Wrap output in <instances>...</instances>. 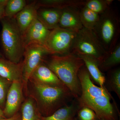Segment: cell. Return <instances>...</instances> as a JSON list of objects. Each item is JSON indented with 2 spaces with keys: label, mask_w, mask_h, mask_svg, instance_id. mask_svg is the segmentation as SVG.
I'll return each instance as SVG.
<instances>
[{
  "label": "cell",
  "mask_w": 120,
  "mask_h": 120,
  "mask_svg": "<svg viewBox=\"0 0 120 120\" xmlns=\"http://www.w3.org/2000/svg\"><path fill=\"white\" fill-rule=\"evenodd\" d=\"M78 76L82 91L81 95L77 99L81 107L91 109L99 120H118L119 110L111 103L112 97L105 87H98L93 83L85 65L80 69Z\"/></svg>",
  "instance_id": "1"
},
{
  "label": "cell",
  "mask_w": 120,
  "mask_h": 120,
  "mask_svg": "<svg viewBox=\"0 0 120 120\" xmlns=\"http://www.w3.org/2000/svg\"><path fill=\"white\" fill-rule=\"evenodd\" d=\"M28 82L31 86L30 97L34 99L43 116H50L75 99L67 87L47 85L30 78Z\"/></svg>",
  "instance_id": "2"
},
{
  "label": "cell",
  "mask_w": 120,
  "mask_h": 120,
  "mask_svg": "<svg viewBox=\"0 0 120 120\" xmlns=\"http://www.w3.org/2000/svg\"><path fill=\"white\" fill-rule=\"evenodd\" d=\"M50 56L46 61L45 64L68 88L74 98L78 99L82 91L78 75L80 69L84 65L83 61L72 53Z\"/></svg>",
  "instance_id": "3"
},
{
  "label": "cell",
  "mask_w": 120,
  "mask_h": 120,
  "mask_svg": "<svg viewBox=\"0 0 120 120\" xmlns=\"http://www.w3.org/2000/svg\"><path fill=\"white\" fill-rule=\"evenodd\" d=\"M0 22L2 26L1 43L5 56L7 60L19 63L22 61L25 49L23 35L15 17H4Z\"/></svg>",
  "instance_id": "4"
},
{
  "label": "cell",
  "mask_w": 120,
  "mask_h": 120,
  "mask_svg": "<svg viewBox=\"0 0 120 120\" xmlns=\"http://www.w3.org/2000/svg\"><path fill=\"white\" fill-rule=\"evenodd\" d=\"M108 53L117 44L120 34L119 15L111 7L100 15L99 19L93 30Z\"/></svg>",
  "instance_id": "5"
},
{
  "label": "cell",
  "mask_w": 120,
  "mask_h": 120,
  "mask_svg": "<svg viewBox=\"0 0 120 120\" xmlns=\"http://www.w3.org/2000/svg\"><path fill=\"white\" fill-rule=\"evenodd\" d=\"M71 53L88 56L97 60L99 64L109 54L93 30L83 27L77 32Z\"/></svg>",
  "instance_id": "6"
},
{
  "label": "cell",
  "mask_w": 120,
  "mask_h": 120,
  "mask_svg": "<svg viewBox=\"0 0 120 120\" xmlns=\"http://www.w3.org/2000/svg\"><path fill=\"white\" fill-rule=\"evenodd\" d=\"M51 55L45 46L38 43H31L25 46L22 62V82L23 88H27L28 81L35 69L44 62L47 56Z\"/></svg>",
  "instance_id": "7"
},
{
  "label": "cell",
  "mask_w": 120,
  "mask_h": 120,
  "mask_svg": "<svg viewBox=\"0 0 120 120\" xmlns=\"http://www.w3.org/2000/svg\"><path fill=\"white\" fill-rule=\"evenodd\" d=\"M77 32L58 27L51 30L46 47L51 55L71 53Z\"/></svg>",
  "instance_id": "8"
},
{
  "label": "cell",
  "mask_w": 120,
  "mask_h": 120,
  "mask_svg": "<svg viewBox=\"0 0 120 120\" xmlns=\"http://www.w3.org/2000/svg\"><path fill=\"white\" fill-rule=\"evenodd\" d=\"M23 88L21 81H15L12 83L7 94L3 110L6 118L11 117L18 112L23 101Z\"/></svg>",
  "instance_id": "9"
},
{
  "label": "cell",
  "mask_w": 120,
  "mask_h": 120,
  "mask_svg": "<svg viewBox=\"0 0 120 120\" xmlns=\"http://www.w3.org/2000/svg\"><path fill=\"white\" fill-rule=\"evenodd\" d=\"M51 30L36 19L23 34L24 46L31 43H38L46 46Z\"/></svg>",
  "instance_id": "10"
},
{
  "label": "cell",
  "mask_w": 120,
  "mask_h": 120,
  "mask_svg": "<svg viewBox=\"0 0 120 120\" xmlns=\"http://www.w3.org/2000/svg\"><path fill=\"white\" fill-rule=\"evenodd\" d=\"M79 8L69 7L61 10L58 27L76 32L82 29Z\"/></svg>",
  "instance_id": "11"
},
{
  "label": "cell",
  "mask_w": 120,
  "mask_h": 120,
  "mask_svg": "<svg viewBox=\"0 0 120 120\" xmlns=\"http://www.w3.org/2000/svg\"><path fill=\"white\" fill-rule=\"evenodd\" d=\"M30 78L50 86L67 87L44 62L40 64L35 69Z\"/></svg>",
  "instance_id": "12"
},
{
  "label": "cell",
  "mask_w": 120,
  "mask_h": 120,
  "mask_svg": "<svg viewBox=\"0 0 120 120\" xmlns=\"http://www.w3.org/2000/svg\"><path fill=\"white\" fill-rule=\"evenodd\" d=\"M38 9L37 1H34L27 4L15 16L17 26L22 35L37 19V11Z\"/></svg>",
  "instance_id": "13"
},
{
  "label": "cell",
  "mask_w": 120,
  "mask_h": 120,
  "mask_svg": "<svg viewBox=\"0 0 120 120\" xmlns=\"http://www.w3.org/2000/svg\"><path fill=\"white\" fill-rule=\"evenodd\" d=\"M0 76L12 82H22V61L15 63L4 58H0Z\"/></svg>",
  "instance_id": "14"
},
{
  "label": "cell",
  "mask_w": 120,
  "mask_h": 120,
  "mask_svg": "<svg viewBox=\"0 0 120 120\" xmlns=\"http://www.w3.org/2000/svg\"><path fill=\"white\" fill-rule=\"evenodd\" d=\"M81 107L77 99L58 109L50 116H42L41 120H77L78 111Z\"/></svg>",
  "instance_id": "15"
},
{
  "label": "cell",
  "mask_w": 120,
  "mask_h": 120,
  "mask_svg": "<svg viewBox=\"0 0 120 120\" xmlns=\"http://www.w3.org/2000/svg\"><path fill=\"white\" fill-rule=\"evenodd\" d=\"M61 10L54 8H39L37 11V18L50 30L58 27Z\"/></svg>",
  "instance_id": "16"
},
{
  "label": "cell",
  "mask_w": 120,
  "mask_h": 120,
  "mask_svg": "<svg viewBox=\"0 0 120 120\" xmlns=\"http://www.w3.org/2000/svg\"><path fill=\"white\" fill-rule=\"evenodd\" d=\"M78 56L83 61L91 78L99 84L100 87H105V77L99 68L98 62L97 60L88 56L84 55Z\"/></svg>",
  "instance_id": "17"
},
{
  "label": "cell",
  "mask_w": 120,
  "mask_h": 120,
  "mask_svg": "<svg viewBox=\"0 0 120 120\" xmlns=\"http://www.w3.org/2000/svg\"><path fill=\"white\" fill-rule=\"evenodd\" d=\"M85 0H40L37 1L38 8H41L62 9L72 7L80 8L83 7Z\"/></svg>",
  "instance_id": "18"
},
{
  "label": "cell",
  "mask_w": 120,
  "mask_h": 120,
  "mask_svg": "<svg viewBox=\"0 0 120 120\" xmlns=\"http://www.w3.org/2000/svg\"><path fill=\"white\" fill-rule=\"evenodd\" d=\"M21 112L22 120H41L42 116L34 99L30 96L22 103Z\"/></svg>",
  "instance_id": "19"
},
{
  "label": "cell",
  "mask_w": 120,
  "mask_h": 120,
  "mask_svg": "<svg viewBox=\"0 0 120 120\" xmlns=\"http://www.w3.org/2000/svg\"><path fill=\"white\" fill-rule=\"evenodd\" d=\"M120 63V44L118 43L112 52L100 63L99 67L101 71H107Z\"/></svg>",
  "instance_id": "20"
},
{
  "label": "cell",
  "mask_w": 120,
  "mask_h": 120,
  "mask_svg": "<svg viewBox=\"0 0 120 120\" xmlns=\"http://www.w3.org/2000/svg\"><path fill=\"white\" fill-rule=\"evenodd\" d=\"M80 8V17L83 26L89 30H94L98 22L100 15L84 6Z\"/></svg>",
  "instance_id": "21"
},
{
  "label": "cell",
  "mask_w": 120,
  "mask_h": 120,
  "mask_svg": "<svg viewBox=\"0 0 120 120\" xmlns=\"http://www.w3.org/2000/svg\"><path fill=\"white\" fill-rule=\"evenodd\" d=\"M113 0H87L84 7L99 15H101L110 8Z\"/></svg>",
  "instance_id": "22"
},
{
  "label": "cell",
  "mask_w": 120,
  "mask_h": 120,
  "mask_svg": "<svg viewBox=\"0 0 120 120\" xmlns=\"http://www.w3.org/2000/svg\"><path fill=\"white\" fill-rule=\"evenodd\" d=\"M27 4L25 0H8L4 8V17H15Z\"/></svg>",
  "instance_id": "23"
},
{
  "label": "cell",
  "mask_w": 120,
  "mask_h": 120,
  "mask_svg": "<svg viewBox=\"0 0 120 120\" xmlns=\"http://www.w3.org/2000/svg\"><path fill=\"white\" fill-rule=\"evenodd\" d=\"M107 82L108 88L113 91L120 98V69H115L110 72L105 82Z\"/></svg>",
  "instance_id": "24"
},
{
  "label": "cell",
  "mask_w": 120,
  "mask_h": 120,
  "mask_svg": "<svg viewBox=\"0 0 120 120\" xmlns=\"http://www.w3.org/2000/svg\"><path fill=\"white\" fill-rule=\"evenodd\" d=\"M12 83L0 76V108L3 110L4 109L7 94Z\"/></svg>",
  "instance_id": "25"
},
{
  "label": "cell",
  "mask_w": 120,
  "mask_h": 120,
  "mask_svg": "<svg viewBox=\"0 0 120 120\" xmlns=\"http://www.w3.org/2000/svg\"><path fill=\"white\" fill-rule=\"evenodd\" d=\"M77 118V120H99L94 112L86 106H82L79 109Z\"/></svg>",
  "instance_id": "26"
},
{
  "label": "cell",
  "mask_w": 120,
  "mask_h": 120,
  "mask_svg": "<svg viewBox=\"0 0 120 120\" xmlns=\"http://www.w3.org/2000/svg\"><path fill=\"white\" fill-rule=\"evenodd\" d=\"M8 0H0V19L4 17V8Z\"/></svg>",
  "instance_id": "27"
},
{
  "label": "cell",
  "mask_w": 120,
  "mask_h": 120,
  "mask_svg": "<svg viewBox=\"0 0 120 120\" xmlns=\"http://www.w3.org/2000/svg\"><path fill=\"white\" fill-rule=\"evenodd\" d=\"M0 120H22V114L18 112L11 117Z\"/></svg>",
  "instance_id": "28"
},
{
  "label": "cell",
  "mask_w": 120,
  "mask_h": 120,
  "mask_svg": "<svg viewBox=\"0 0 120 120\" xmlns=\"http://www.w3.org/2000/svg\"><path fill=\"white\" fill-rule=\"evenodd\" d=\"M6 118L5 116L3 110L1 109L0 108V120L5 119V118Z\"/></svg>",
  "instance_id": "29"
},
{
  "label": "cell",
  "mask_w": 120,
  "mask_h": 120,
  "mask_svg": "<svg viewBox=\"0 0 120 120\" xmlns=\"http://www.w3.org/2000/svg\"><path fill=\"white\" fill-rule=\"evenodd\" d=\"M4 56H3V55L0 52V58H4Z\"/></svg>",
  "instance_id": "30"
},
{
  "label": "cell",
  "mask_w": 120,
  "mask_h": 120,
  "mask_svg": "<svg viewBox=\"0 0 120 120\" xmlns=\"http://www.w3.org/2000/svg\"><path fill=\"white\" fill-rule=\"evenodd\" d=\"M105 120V119H100V120Z\"/></svg>",
  "instance_id": "31"
}]
</instances>
